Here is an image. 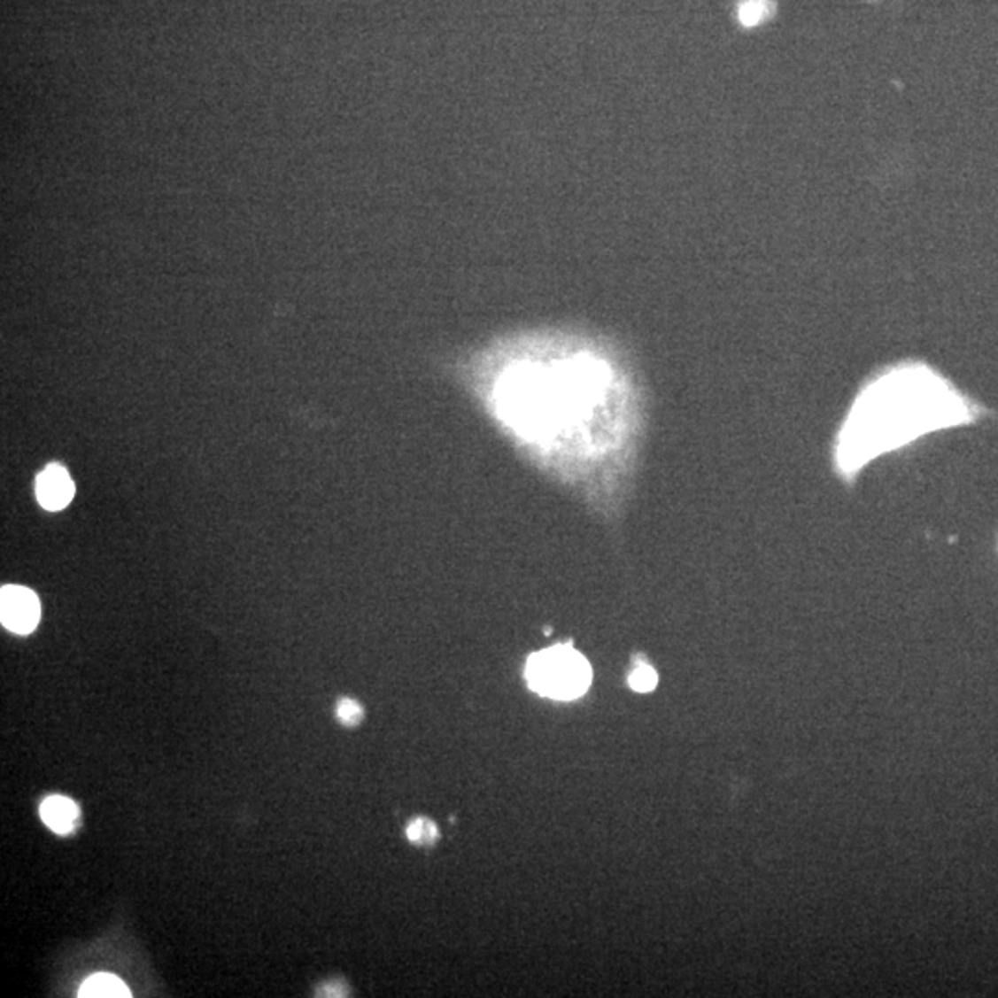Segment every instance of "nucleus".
<instances>
[{"instance_id": "obj_3", "label": "nucleus", "mask_w": 998, "mask_h": 998, "mask_svg": "<svg viewBox=\"0 0 998 998\" xmlns=\"http://www.w3.org/2000/svg\"><path fill=\"white\" fill-rule=\"evenodd\" d=\"M41 618L35 593L25 586H4L0 590V620L15 634H30Z\"/></svg>"}, {"instance_id": "obj_1", "label": "nucleus", "mask_w": 998, "mask_h": 998, "mask_svg": "<svg viewBox=\"0 0 998 998\" xmlns=\"http://www.w3.org/2000/svg\"><path fill=\"white\" fill-rule=\"evenodd\" d=\"M987 414V409L923 365L891 368L867 383L855 401L836 442V470L851 483L884 452Z\"/></svg>"}, {"instance_id": "obj_4", "label": "nucleus", "mask_w": 998, "mask_h": 998, "mask_svg": "<svg viewBox=\"0 0 998 998\" xmlns=\"http://www.w3.org/2000/svg\"><path fill=\"white\" fill-rule=\"evenodd\" d=\"M35 494L47 511H61L74 496V483L61 464H49L37 477Z\"/></svg>"}, {"instance_id": "obj_8", "label": "nucleus", "mask_w": 998, "mask_h": 998, "mask_svg": "<svg viewBox=\"0 0 998 998\" xmlns=\"http://www.w3.org/2000/svg\"><path fill=\"white\" fill-rule=\"evenodd\" d=\"M770 10H771L770 0H746V3L739 6V20L746 27H754L770 15Z\"/></svg>"}, {"instance_id": "obj_11", "label": "nucleus", "mask_w": 998, "mask_h": 998, "mask_svg": "<svg viewBox=\"0 0 998 998\" xmlns=\"http://www.w3.org/2000/svg\"><path fill=\"white\" fill-rule=\"evenodd\" d=\"M318 996H346L350 994L348 986L343 980H329L328 984H322L316 991Z\"/></svg>"}, {"instance_id": "obj_2", "label": "nucleus", "mask_w": 998, "mask_h": 998, "mask_svg": "<svg viewBox=\"0 0 998 998\" xmlns=\"http://www.w3.org/2000/svg\"><path fill=\"white\" fill-rule=\"evenodd\" d=\"M525 677L530 690L537 693L569 700L581 697L590 688L592 668L571 646H555L529 658Z\"/></svg>"}, {"instance_id": "obj_9", "label": "nucleus", "mask_w": 998, "mask_h": 998, "mask_svg": "<svg viewBox=\"0 0 998 998\" xmlns=\"http://www.w3.org/2000/svg\"><path fill=\"white\" fill-rule=\"evenodd\" d=\"M656 685H658V675L649 664H638L629 675V686L634 692L647 693V692L654 690Z\"/></svg>"}, {"instance_id": "obj_5", "label": "nucleus", "mask_w": 998, "mask_h": 998, "mask_svg": "<svg viewBox=\"0 0 998 998\" xmlns=\"http://www.w3.org/2000/svg\"><path fill=\"white\" fill-rule=\"evenodd\" d=\"M39 816L58 836H71L80 826V806L63 795H50L39 806Z\"/></svg>"}, {"instance_id": "obj_6", "label": "nucleus", "mask_w": 998, "mask_h": 998, "mask_svg": "<svg viewBox=\"0 0 998 998\" xmlns=\"http://www.w3.org/2000/svg\"><path fill=\"white\" fill-rule=\"evenodd\" d=\"M80 998H130L132 993L126 984L108 972L89 976L78 991Z\"/></svg>"}, {"instance_id": "obj_10", "label": "nucleus", "mask_w": 998, "mask_h": 998, "mask_svg": "<svg viewBox=\"0 0 998 998\" xmlns=\"http://www.w3.org/2000/svg\"><path fill=\"white\" fill-rule=\"evenodd\" d=\"M337 717L344 727H357L365 719V710L355 699L344 697L337 703Z\"/></svg>"}, {"instance_id": "obj_7", "label": "nucleus", "mask_w": 998, "mask_h": 998, "mask_svg": "<svg viewBox=\"0 0 998 998\" xmlns=\"http://www.w3.org/2000/svg\"><path fill=\"white\" fill-rule=\"evenodd\" d=\"M407 839L414 845H433L438 838V826L428 817H414L406 828Z\"/></svg>"}]
</instances>
